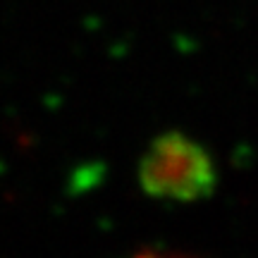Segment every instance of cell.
Segmentation results:
<instances>
[{
    "label": "cell",
    "instance_id": "cell-1",
    "mask_svg": "<svg viewBox=\"0 0 258 258\" xmlns=\"http://www.w3.org/2000/svg\"><path fill=\"white\" fill-rule=\"evenodd\" d=\"M139 184L151 199L191 203L215 191L218 170L199 141L167 132L153 139L139 160Z\"/></svg>",
    "mask_w": 258,
    "mask_h": 258
},
{
    "label": "cell",
    "instance_id": "cell-2",
    "mask_svg": "<svg viewBox=\"0 0 258 258\" xmlns=\"http://www.w3.org/2000/svg\"><path fill=\"white\" fill-rule=\"evenodd\" d=\"M132 258H203V256L182 249H144L134 253Z\"/></svg>",
    "mask_w": 258,
    "mask_h": 258
}]
</instances>
